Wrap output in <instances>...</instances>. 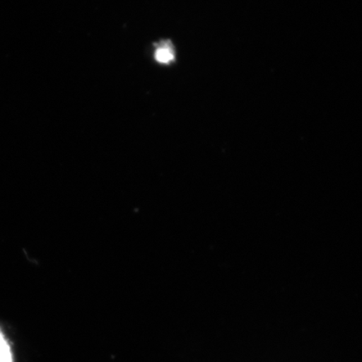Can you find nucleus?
Returning <instances> with one entry per match:
<instances>
[{
	"label": "nucleus",
	"mask_w": 362,
	"mask_h": 362,
	"mask_svg": "<svg viewBox=\"0 0 362 362\" xmlns=\"http://www.w3.org/2000/svg\"><path fill=\"white\" fill-rule=\"evenodd\" d=\"M0 362H13L10 345H8L1 330H0Z\"/></svg>",
	"instance_id": "f03ea898"
},
{
	"label": "nucleus",
	"mask_w": 362,
	"mask_h": 362,
	"mask_svg": "<svg viewBox=\"0 0 362 362\" xmlns=\"http://www.w3.org/2000/svg\"><path fill=\"white\" fill-rule=\"evenodd\" d=\"M155 58L162 64H168L175 60V51L170 42H160L155 52Z\"/></svg>",
	"instance_id": "f257e3e1"
}]
</instances>
